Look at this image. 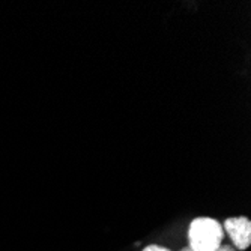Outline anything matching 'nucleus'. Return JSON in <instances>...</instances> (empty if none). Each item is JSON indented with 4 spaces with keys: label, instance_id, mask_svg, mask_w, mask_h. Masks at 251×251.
<instances>
[{
    "label": "nucleus",
    "instance_id": "obj_1",
    "mask_svg": "<svg viewBox=\"0 0 251 251\" xmlns=\"http://www.w3.org/2000/svg\"><path fill=\"white\" fill-rule=\"evenodd\" d=\"M223 238V226L214 218L199 217L190 224L188 241L193 251H217L221 247Z\"/></svg>",
    "mask_w": 251,
    "mask_h": 251
},
{
    "label": "nucleus",
    "instance_id": "obj_2",
    "mask_svg": "<svg viewBox=\"0 0 251 251\" xmlns=\"http://www.w3.org/2000/svg\"><path fill=\"white\" fill-rule=\"evenodd\" d=\"M224 230L235 248L247 250L251 245V221L247 217H233L224 221Z\"/></svg>",
    "mask_w": 251,
    "mask_h": 251
},
{
    "label": "nucleus",
    "instance_id": "obj_3",
    "mask_svg": "<svg viewBox=\"0 0 251 251\" xmlns=\"http://www.w3.org/2000/svg\"><path fill=\"white\" fill-rule=\"evenodd\" d=\"M142 251H170V250L169 248H164V247H159V245H148Z\"/></svg>",
    "mask_w": 251,
    "mask_h": 251
},
{
    "label": "nucleus",
    "instance_id": "obj_4",
    "mask_svg": "<svg viewBox=\"0 0 251 251\" xmlns=\"http://www.w3.org/2000/svg\"><path fill=\"white\" fill-rule=\"evenodd\" d=\"M217 251H236V248L233 245H230V244H224V245L221 244V247Z\"/></svg>",
    "mask_w": 251,
    "mask_h": 251
},
{
    "label": "nucleus",
    "instance_id": "obj_5",
    "mask_svg": "<svg viewBox=\"0 0 251 251\" xmlns=\"http://www.w3.org/2000/svg\"><path fill=\"white\" fill-rule=\"evenodd\" d=\"M180 251H193V250H191V248H190V247H187V248H182V250H180Z\"/></svg>",
    "mask_w": 251,
    "mask_h": 251
}]
</instances>
